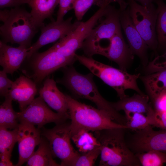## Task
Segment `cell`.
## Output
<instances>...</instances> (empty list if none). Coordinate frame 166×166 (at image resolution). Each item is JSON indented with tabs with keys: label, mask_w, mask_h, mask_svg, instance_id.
Listing matches in <instances>:
<instances>
[{
	"label": "cell",
	"mask_w": 166,
	"mask_h": 166,
	"mask_svg": "<svg viewBox=\"0 0 166 166\" xmlns=\"http://www.w3.org/2000/svg\"><path fill=\"white\" fill-rule=\"evenodd\" d=\"M63 73L62 78L56 82L66 87L76 97L92 101L97 108L108 113L118 123L126 125L127 122L125 117L120 114L113 107L112 103L106 100L99 92L93 79V74H81L72 65L61 68Z\"/></svg>",
	"instance_id": "obj_1"
},
{
	"label": "cell",
	"mask_w": 166,
	"mask_h": 166,
	"mask_svg": "<svg viewBox=\"0 0 166 166\" xmlns=\"http://www.w3.org/2000/svg\"><path fill=\"white\" fill-rule=\"evenodd\" d=\"M124 128L95 132L100 143V166H141L135 154L128 146Z\"/></svg>",
	"instance_id": "obj_2"
},
{
	"label": "cell",
	"mask_w": 166,
	"mask_h": 166,
	"mask_svg": "<svg viewBox=\"0 0 166 166\" xmlns=\"http://www.w3.org/2000/svg\"><path fill=\"white\" fill-rule=\"evenodd\" d=\"M65 95L71 120V134L81 129L96 132L115 128L127 129L126 126L114 122L107 112Z\"/></svg>",
	"instance_id": "obj_3"
},
{
	"label": "cell",
	"mask_w": 166,
	"mask_h": 166,
	"mask_svg": "<svg viewBox=\"0 0 166 166\" xmlns=\"http://www.w3.org/2000/svg\"><path fill=\"white\" fill-rule=\"evenodd\" d=\"M75 56L77 60L87 68L93 75L113 88L120 99L129 96L125 93V91L127 89H133L140 94L144 95L137 85V80L140 76V73L130 74L126 71L97 61L92 57L76 54Z\"/></svg>",
	"instance_id": "obj_4"
},
{
	"label": "cell",
	"mask_w": 166,
	"mask_h": 166,
	"mask_svg": "<svg viewBox=\"0 0 166 166\" xmlns=\"http://www.w3.org/2000/svg\"><path fill=\"white\" fill-rule=\"evenodd\" d=\"M0 27L2 41L29 48L32 40L40 28L30 13L18 6L11 9L7 19Z\"/></svg>",
	"instance_id": "obj_5"
},
{
	"label": "cell",
	"mask_w": 166,
	"mask_h": 166,
	"mask_svg": "<svg viewBox=\"0 0 166 166\" xmlns=\"http://www.w3.org/2000/svg\"><path fill=\"white\" fill-rule=\"evenodd\" d=\"M75 57H67L51 48L41 53L37 51L26 58L20 69L24 75L33 80L37 85L57 70L72 65Z\"/></svg>",
	"instance_id": "obj_6"
},
{
	"label": "cell",
	"mask_w": 166,
	"mask_h": 166,
	"mask_svg": "<svg viewBox=\"0 0 166 166\" xmlns=\"http://www.w3.org/2000/svg\"><path fill=\"white\" fill-rule=\"evenodd\" d=\"M42 130L41 134L48 141L53 157L61 160L60 166H73L80 153L71 143L70 124L64 122L49 129L42 127Z\"/></svg>",
	"instance_id": "obj_7"
},
{
	"label": "cell",
	"mask_w": 166,
	"mask_h": 166,
	"mask_svg": "<svg viewBox=\"0 0 166 166\" xmlns=\"http://www.w3.org/2000/svg\"><path fill=\"white\" fill-rule=\"evenodd\" d=\"M119 9L110 4L98 26L94 27L83 43L81 49L86 56L92 57L102 41H110L121 26L119 18Z\"/></svg>",
	"instance_id": "obj_8"
},
{
	"label": "cell",
	"mask_w": 166,
	"mask_h": 166,
	"mask_svg": "<svg viewBox=\"0 0 166 166\" xmlns=\"http://www.w3.org/2000/svg\"><path fill=\"white\" fill-rule=\"evenodd\" d=\"M128 9L133 24L148 47L153 50L157 48L156 32L158 10L154 5L145 7L135 0H128Z\"/></svg>",
	"instance_id": "obj_9"
},
{
	"label": "cell",
	"mask_w": 166,
	"mask_h": 166,
	"mask_svg": "<svg viewBox=\"0 0 166 166\" xmlns=\"http://www.w3.org/2000/svg\"><path fill=\"white\" fill-rule=\"evenodd\" d=\"M106 6L100 7L86 22H80L74 30L50 48L65 57H75L76 51L81 48L85 39L105 14Z\"/></svg>",
	"instance_id": "obj_10"
},
{
	"label": "cell",
	"mask_w": 166,
	"mask_h": 166,
	"mask_svg": "<svg viewBox=\"0 0 166 166\" xmlns=\"http://www.w3.org/2000/svg\"><path fill=\"white\" fill-rule=\"evenodd\" d=\"M17 114L19 123L37 125L40 129L46 124H59L70 119L69 115L53 111L40 96L35 98L24 110L17 112Z\"/></svg>",
	"instance_id": "obj_11"
},
{
	"label": "cell",
	"mask_w": 166,
	"mask_h": 166,
	"mask_svg": "<svg viewBox=\"0 0 166 166\" xmlns=\"http://www.w3.org/2000/svg\"><path fill=\"white\" fill-rule=\"evenodd\" d=\"M126 140L127 144L135 154L156 150L166 153V130H154L149 125L136 130Z\"/></svg>",
	"instance_id": "obj_12"
},
{
	"label": "cell",
	"mask_w": 166,
	"mask_h": 166,
	"mask_svg": "<svg viewBox=\"0 0 166 166\" xmlns=\"http://www.w3.org/2000/svg\"><path fill=\"white\" fill-rule=\"evenodd\" d=\"M72 20L71 17L60 22L53 21L41 27L40 36L36 42L28 48L27 58L43 46L63 38L74 30L81 21L77 20L72 23Z\"/></svg>",
	"instance_id": "obj_13"
},
{
	"label": "cell",
	"mask_w": 166,
	"mask_h": 166,
	"mask_svg": "<svg viewBox=\"0 0 166 166\" xmlns=\"http://www.w3.org/2000/svg\"><path fill=\"white\" fill-rule=\"evenodd\" d=\"M41 129L34 125L20 123L18 128V160L16 166H22L27 162L34 152L36 147L40 143Z\"/></svg>",
	"instance_id": "obj_14"
},
{
	"label": "cell",
	"mask_w": 166,
	"mask_h": 166,
	"mask_svg": "<svg viewBox=\"0 0 166 166\" xmlns=\"http://www.w3.org/2000/svg\"><path fill=\"white\" fill-rule=\"evenodd\" d=\"M119 10L121 27L125 34L130 50L133 55H137L140 58L143 65H146L148 62L147 49L148 47L134 26L129 14L128 8Z\"/></svg>",
	"instance_id": "obj_15"
},
{
	"label": "cell",
	"mask_w": 166,
	"mask_h": 166,
	"mask_svg": "<svg viewBox=\"0 0 166 166\" xmlns=\"http://www.w3.org/2000/svg\"><path fill=\"white\" fill-rule=\"evenodd\" d=\"M100 55L116 62L121 69L125 71L134 58L129 45L124 41L121 29L112 38L109 45L102 50Z\"/></svg>",
	"instance_id": "obj_16"
},
{
	"label": "cell",
	"mask_w": 166,
	"mask_h": 166,
	"mask_svg": "<svg viewBox=\"0 0 166 166\" xmlns=\"http://www.w3.org/2000/svg\"><path fill=\"white\" fill-rule=\"evenodd\" d=\"M37 91L35 82L26 76L21 75L13 82L8 95L18 102L21 111L35 99Z\"/></svg>",
	"instance_id": "obj_17"
},
{
	"label": "cell",
	"mask_w": 166,
	"mask_h": 166,
	"mask_svg": "<svg viewBox=\"0 0 166 166\" xmlns=\"http://www.w3.org/2000/svg\"><path fill=\"white\" fill-rule=\"evenodd\" d=\"M28 48L19 45L14 47L0 41V65L7 73L12 75L20 69L28 56Z\"/></svg>",
	"instance_id": "obj_18"
},
{
	"label": "cell",
	"mask_w": 166,
	"mask_h": 166,
	"mask_svg": "<svg viewBox=\"0 0 166 166\" xmlns=\"http://www.w3.org/2000/svg\"><path fill=\"white\" fill-rule=\"evenodd\" d=\"M38 92L39 96L57 113L69 115L65 95L58 89L53 78L46 77Z\"/></svg>",
	"instance_id": "obj_19"
},
{
	"label": "cell",
	"mask_w": 166,
	"mask_h": 166,
	"mask_svg": "<svg viewBox=\"0 0 166 166\" xmlns=\"http://www.w3.org/2000/svg\"><path fill=\"white\" fill-rule=\"evenodd\" d=\"M149 100L148 95L134 94L131 97L128 96L116 102L112 103V104L117 111L122 110L125 114L134 113L147 114L153 108L148 102Z\"/></svg>",
	"instance_id": "obj_20"
},
{
	"label": "cell",
	"mask_w": 166,
	"mask_h": 166,
	"mask_svg": "<svg viewBox=\"0 0 166 166\" xmlns=\"http://www.w3.org/2000/svg\"><path fill=\"white\" fill-rule=\"evenodd\" d=\"M18 128L8 130L0 127V166H13L10 160L11 153L18 141Z\"/></svg>",
	"instance_id": "obj_21"
},
{
	"label": "cell",
	"mask_w": 166,
	"mask_h": 166,
	"mask_svg": "<svg viewBox=\"0 0 166 166\" xmlns=\"http://www.w3.org/2000/svg\"><path fill=\"white\" fill-rule=\"evenodd\" d=\"M59 2V0H30L28 4L31 8L30 13L40 28L45 26L44 20L51 17Z\"/></svg>",
	"instance_id": "obj_22"
},
{
	"label": "cell",
	"mask_w": 166,
	"mask_h": 166,
	"mask_svg": "<svg viewBox=\"0 0 166 166\" xmlns=\"http://www.w3.org/2000/svg\"><path fill=\"white\" fill-rule=\"evenodd\" d=\"M140 77L153 102L160 95L166 91V69L146 76H140Z\"/></svg>",
	"instance_id": "obj_23"
},
{
	"label": "cell",
	"mask_w": 166,
	"mask_h": 166,
	"mask_svg": "<svg viewBox=\"0 0 166 166\" xmlns=\"http://www.w3.org/2000/svg\"><path fill=\"white\" fill-rule=\"evenodd\" d=\"M38 147L27 161L28 166H57L53 159V156L47 140L41 137Z\"/></svg>",
	"instance_id": "obj_24"
},
{
	"label": "cell",
	"mask_w": 166,
	"mask_h": 166,
	"mask_svg": "<svg viewBox=\"0 0 166 166\" xmlns=\"http://www.w3.org/2000/svg\"><path fill=\"white\" fill-rule=\"evenodd\" d=\"M71 138L82 153H86L101 145L97 138L91 132L84 129L79 130L72 134Z\"/></svg>",
	"instance_id": "obj_25"
},
{
	"label": "cell",
	"mask_w": 166,
	"mask_h": 166,
	"mask_svg": "<svg viewBox=\"0 0 166 166\" xmlns=\"http://www.w3.org/2000/svg\"><path fill=\"white\" fill-rule=\"evenodd\" d=\"M0 106V127L6 129H15L18 128L17 112L13 109L12 99L7 95Z\"/></svg>",
	"instance_id": "obj_26"
},
{
	"label": "cell",
	"mask_w": 166,
	"mask_h": 166,
	"mask_svg": "<svg viewBox=\"0 0 166 166\" xmlns=\"http://www.w3.org/2000/svg\"><path fill=\"white\" fill-rule=\"evenodd\" d=\"M157 6L156 32L157 48L166 51V4L163 0H154Z\"/></svg>",
	"instance_id": "obj_27"
},
{
	"label": "cell",
	"mask_w": 166,
	"mask_h": 166,
	"mask_svg": "<svg viewBox=\"0 0 166 166\" xmlns=\"http://www.w3.org/2000/svg\"><path fill=\"white\" fill-rule=\"evenodd\" d=\"M142 166H161L166 163V153L156 150L135 154Z\"/></svg>",
	"instance_id": "obj_28"
},
{
	"label": "cell",
	"mask_w": 166,
	"mask_h": 166,
	"mask_svg": "<svg viewBox=\"0 0 166 166\" xmlns=\"http://www.w3.org/2000/svg\"><path fill=\"white\" fill-rule=\"evenodd\" d=\"M125 114L127 129L133 131L143 129L150 125L149 118L147 116L138 113H129Z\"/></svg>",
	"instance_id": "obj_29"
},
{
	"label": "cell",
	"mask_w": 166,
	"mask_h": 166,
	"mask_svg": "<svg viewBox=\"0 0 166 166\" xmlns=\"http://www.w3.org/2000/svg\"><path fill=\"white\" fill-rule=\"evenodd\" d=\"M93 5L100 7L103 6L102 0H74L73 4L75 16L78 21H81L84 16Z\"/></svg>",
	"instance_id": "obj_30"
},
{
	"label": "cell",
	"mask_w": 166,
	"mask_h": 166,
	"mask_svg": "<svg viewBox=\"0 0 166 166\" xmlns=\"http://www.w3.org/2000/svg\"><path fill=\"white\" fill-rule=\"evenodd\" d=\"M100 146L86 153L80 154L73 166H93L98 156L101 154Z\"/></svg>",
	"instance_id": "obj_31"
},
{
	"label": "cell",
	"mask_w": 166,
	"mask_h": 166,
	"mask_svg": "<svg viewBox=\"0 0 166 166\" xmlns=\"http://www.w3.org/2000/svg\"><path fill=\"white\" fill-rule=\"evenodd\" d=\"M146 115L151 125L166 130V112L156 111L153 108Z\"/></svg>",
	"instance_id": "obj_32"
},
{
	"label": "cell",
	"mask_w": 166,
	"mask_h": 166,
	"mask_svg": "<svg viewBox=\"0 0 166 166\" xmlns=\"http://www.w3.org/2000/svg\"><path fill=\"white\" fill-rule=\"evenodd\" d=\"M146 68V71L150 73L166 69V51L150 62Z\"/></svg>",
	"instance_id": "obj_33"
},
{
	"label": "cell",
	"mask_w": 166,
	"mask_h": 166,
	"mask_svg": "<svg viewBox=\"0 0 166 166\" xmlns=\"http://www.w3.org/2000/svg\"><path fill=\"white\" fill-rule=\"evenodd\" d=\"M7 75V73L3 70L0 71V95L5 97L9 94L10 89L13 83Z\"/></svg>",
	"instance_id": "obj_34"
},
{
	"label": "cell",
	"mask_w": 166,
	"mask_h": 166,
	"mask_svg": "<svg viewBox=\"0 0 166 166\" xmlns=\"http://www.w3.org/2000/svg\"><path fill=\"white\" fill-rule=\"evenodd\" d=\"M74 0H59L57 21L60 22L63 20L65 15L68 11L73 9V4Z\"/></svg>",
	"instance_id": "obj_35"
},
{
	"label": "cell",
	"mask_w": 166,
	"mask_h": 166,
	"mask_svg": "<svg viewBox=\"0 0 166 166\" xmlns=\"http://www.w3.org/2000/svg\"><path fill=\"white\" fill-rule=\"evenodd\" d=\"M153 103L155 110L166 112V91L160 95Z\"/></svg>",
	"instance_id": "obj_36"
},
{
	"label": "cell",
	"mask_w": 166,
	"mask_h": 166,
	"mask_svg": "<svg viewBox=\"0 0 166 166\" xmlns=\"http://www.w3.org/2000/svg\"><path fill=\"white\" fill-rule=\"evenodd\" d=\"M30 0H0V8L16 7L25 4H28Z\"/></svg>",
	"instance_id": "obj_37"
},
{
	"label": "cell",
	"mask_w": 166,
	"mask_h": 166,
	"mask_svg": "<svg viewBox=\"0 0 166 166\" xmlns=\"http://www.w3.org/2000/svg\"><path fill=\"white\" fill-rule=\"evenodd\" d=\"M103 6H106L110 4L113 2H117L120 6L119 9L123 10L126 9L128 6V2H126L125 0H102Z\"/></svg>",
	"instance_id": "obj_38"
},
{
	"label": "cell",
	"mask_w": 166,
	"mask_h": 166,
	"mask_svg": "<svg viewBox=\"0 0 166 166\" xmlns=\"http://www.w3.org/2000/svg\"><path fill=\"white\" fill-rule=\"evenodd\" d=\"M10 12V10L5 9L0 10V19L1 21L4 22L8 17Z\"/></svg>",
	"instance_id": "obj_39"
},
{
	"label": "cell",
	"mask_w": 166,
	"mask_h": 166,
	"mask_svg": "<svg viewBox=\"0 0 166 166\" xmlns=\"http://www.w3.org/2000/svg\"><path fill=\"white\" fill-rule=\"evenodd\" d=\"M139 2L142 6L146 7L149 8L154 5L152 3V2L154 0H135Z\"/></svg>",
	"instance_id": "obj_40"
}]
</instances>
